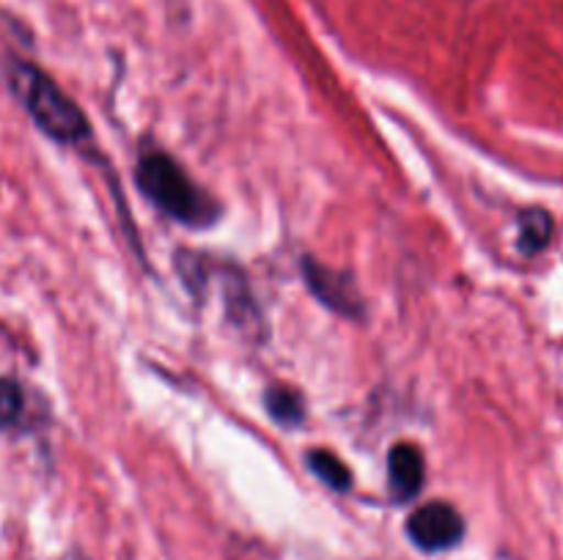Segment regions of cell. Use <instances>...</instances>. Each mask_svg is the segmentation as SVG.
Returning <instances> with one entry per match:
<instances>
[{"instance_id":"4","label":"cell","mask_w":563,"mask_h":560,"mask_svg":"<svg viewBox=\"0 0 563 560\" xmlns=\"http://www.w3.org/2000/svg\"><path fill=\"white\" fill-rule=\"evenodd\" d=\"M302 275H306V283L308 289H311V294L317 296L322 305H328L330 311L341 313V316H352V318L361 316L363 300L361 294H357L350 275L324 267V264H319L317 258H306V261H302Z\"/></svg>"},{"instance_id":"3","label":"cell","mask_w":563,"mask_h":560,"mask_svg":"<svg viewBox=\"0 0 563 560\" xmlns=\"http://www.w3.org/2000/svg\"><path fill=\"white\" fill-rule=\"evenodd\" d=\"M465 533L460 511L449 503H427L407 519V536L423 552H443L460 544Z\"/></svg>"},{"instance_id":"6","label":"cell","mask_w":563,"mask_h":560,"mask_svg":"<svg viewBox=\"0 0 563 560\" xmlns=\"http://www.w3.org/2000/svg\"><path fill=\"white\" fill-rule=\"evenodd\" d=\"M553 239V217L544 209H528L520 217V250L537 256Z\"/></svg>"},{"instance_id":"7","label":"cell","mask_w":563,"mask_h":560,"mask_svg":"<svg viewBox=\"0 0 563 560\" xmlns=\"http://www.w3.org/2000/svg\"><path fill=\"white\" fill-rule=\"evenodd\" d=\"M27 393L16 379L0 377V432H14L25 426Z\"/></svg>"},{"instance_id":"5","label":"cell","mask_w":563,"mask_h":560,"mask_svg":"<svg viewBox=\"0 0 563 560\" xmlns=\"http://www.w3.org/2000/svg\"><path fill=\"white\" fill-rule=\"evenodd\" d=\"M427 478V464L418 445L399 443L388 453V483L396 503H410L418 497Z\"/></svg>"},{"instance_id":"2","label":"cell","mask_w":563,"mask_h":560,"mask_svg":"<svg viewBox=\"0 0 563 560\" xmlns=\"http://www.w3.org/2000/svg\"><path fill=\"white\" fill-rule=\"evenodd\" d=\"M137 187L143 195L174 217L176 223L190 225V228H207L218 220V203L181 170L179 163L163 152L143 154L135 170Z\"/></svg>"},{"instance_id":"9","label":"cell","mask_w":563,"mask_h":560,"mask_svg":"<svg viewBox=\"0 0 563 560\" xmlns=\"http://www.w3.org/2000/svg\"><path fill=\"white\" fill-rule=\"evenodd\" d=\"M264 406L280 426H300L302 417H306L300 393H295L291 388H269L264 395Z\"/></svg>"},{"instance_id":"8","label":"cell","mask_w":563,"mask_h":560,"mask_svg":"<svg viewBox=\"0 0 563 560\" xmlns=\"http://www.w3.org/2000/svg\"><path fill=\"white\" fill-rule=\"evenodd\" d=\"M306 464L319 481L328 483L335 492H346V489L352 486L350 467H346L339 456L330 453V450H311V453L306 456Z\"/></svg>"},{"instance_id":"1","label":"cell","mask_w":563,"mask_h":560,"mask_svg":"<svg viewBox=\"0 0 563 560\" xmlns=\"http://www.w3.org/2000/svg\"><path fill=\"white\" fill-rule=\"evenodd\" d=\"M3 71L9 91L44 135L64 146H82L91 137L86 113L47 71L22 58L5 60Z\"/></svg>"}]
</instances>
